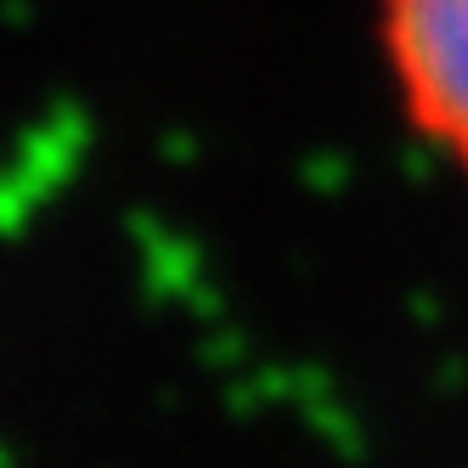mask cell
Here are the masks:
<instances>
[{
  "label": "cell",
  "mask_w": 468,
  "mask_h": 468,
  "mask_svg": "<svg viewBox=\"0 0 468 468\" xmlns=\"http://www.w3.org/2000/svg\"><path fill=\"white\" fill-rule=\"evenodd\" d=\"M378 35L412 130L468 176V0H378Z\"/></svg>",
  "instance_id": "obj_1"
}]
</instances>
